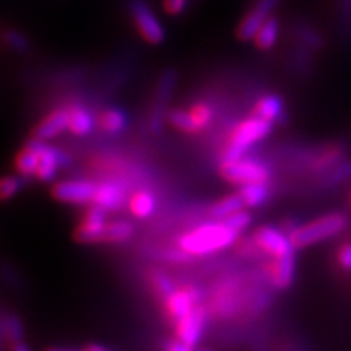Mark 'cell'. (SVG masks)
Wrapping results in <instances>:
<instances>
[{
    "label": "cell",
    "mask_w": 351,
    "mask_h": 351,
    "mask_svg": "<svg viewBox=\"0 0 351 351\" xmlns=\"http://www.w3.org/2000/svg\"><path fill=\"white\" fill-rule=\"evenodd\" d=\"M239 234L232 231L221 219L202 223L194 230L184 232L176 241V245L192 257H204L230 249L238 243Z\"/></svg>",
    "instance_id": "6da1fadb"
},
{
    "label": "cell",
    "mask_w": 351,
    "mask_h": 351,
    "mask_svg": "<svg viewBox=\"0 0 351 351\" xmlns=\"http://www.w3.org/2000/svg\"><path fill=\"white\" fill-rule=\"evenodd\" d=\"M274 125L269 121L252 116L239 121L226 135V145L223 148L221 161H234L245 156L257 142H262L274 130Z\"/></svg>",
    "instance_id": "7a4b0ae2"
},
{
    "label": "cell",
    "mask_w": 351,
    "mask_h": 351,
    "mask_svg": "<svg viewBox=\"0 0 351 351\" xmlns=\"http://www.w3.org/2000/svg\"><path fill=\"white\" fill-rule=\"evenodd\" d=\"M348 225L350 218L345 213H327L306 223V225H298L289 232V238H291L293 245L298 251V249L309 247V245L335 238V236L341 234Z\"/></svg>",
    "instance_id": "3957f363"
},
{
    "label": "cell",
    "mask_w": 351,
    "mask_h": 351,
    "mask_svg": "<svg viewBox=\"0 0 351 351\" xmlns=\"http://www.w3.org/2000/svg\"><path fill=\"white\" fill-rule=\"evenodd\" d=\"M124 7L132 25L145 43L160 46L166 41L165 26L148 0H124Z\"/></svg>",
    "instance_id": "277c9868"
},
{
    "label": "cell",
    "mask_w": 351,
    "mask_h": 351,
    "mask_svg": "<svg viewBox=\"0 0 351 351\" xmlns=\"http://www.w3.org/2000/svg\"><path fill=\"white\" fill-rule=\"evenodd\" d=\"M219 174L225 181L236 184V186H244V184L252 182H265L269 184L271 179V169L256 158L243 156L234 161H221L219 165Z\"/></svg>",
    "instance_id": "5b68a950"
},
{
    "label": "cell",
    "mask_w": 351,
    "mask_h": 351,
    "mask_svg": "<svg viewBox=\"0 0 351 351\" xmlns=\"http://www.w3.org/2000/svg\"><path fill=\"white\" fill-rule=\"evenodd\" d=\"M252 244L258 251L269 256L270 258H280L293 256L296 252V247L293 245V241L283 228L274 225H263L257 228L252 234Z\"/></svg>",
    "instance_id": "8992f818"
},
{
    "label": "cell",
    "mask_w": 351,
    "mask_h": 351,
    "mask_svg": "<svg viewBox=\"0 0 351 351\" xmlns=\"http://www.w3.org/2000/svg\"><path fill=\"white\" fill-rule=\"evenodd\" d=\"M176 83H178V72L176 69H165L156 78L155 96H153L150 106V129L153 132H160L163 122L168 117V103L174 93Z\"/></svg>",
    "instance_id": "52a82bcc"
},
{
    "label": "cell",
    "mask_w": 351,
    "mask_h": 351,
    "mask_svg": "<svg viewBox=\"0 0 351 351\" xmlns=\"http://www.w3.org/2000/svg\"><path fill=\"white\" fill-rule=\"evenodd\" d=\"M32 138L38 150V171L34 179H38L41 182L54 181L60 169L69 168L70 166V156L60 150V148L44 142V140L34 137Z\"/></svg>",
    "instance_id": "ba28073f"
},
{
    "label": "cell",
    "mask_w": 351,
    "mask_h": 351,
    "mask_svg": "<svg viewBox=\"0 0 351 351\" xmlns=\"http://www.w3.org/2000/svg\"><path fill=\"white\" fill-rule=\"evenodd\" d=\"M280 5V0H257L254 5L249 8L247 13L241 19L236 26V38L241 43L252 41L262 25L274 15L276 7Z\"/></svg>",
    "instance_id": "9c48e42d"
},
{
    "label": "cell",
    "mask_w": 351,
    "mask_h": 351,
    "mask_svg": "<svg viewBox=\"0 0 351 351\" xmlns=\"http://www.w3.org/2000/svg\"><path fill=\"white\" fill-rule=\"evenodd\" d=\"M96 186L98 184L90 179H67V181L56 182L51 189V194L62 204L90 205L93 204Z\"/></svg>",
    "instance_id": "30bf717a"
},
{
    "label": "cell",
    "mask_w": 351,
    "mask_h": 351,
    "mask_svg": "<svg viewBox=\"0 0 351 351\" xmlns=\"http://www.w3.org/2000/svg\"><path fill=\"white\" fill-rule=\"evenodd\" d=\"M208 322V313L204 306H197L192 313L184 315L182 319L176 320L174 322V337L178 340L184 341V343L194 346L200 345L202 339H204L205 328H207Z\"/></svg>",
    "instance_id": "8fae6325"
},
{
    "label": "cell",
    "mask_w": 351,
    "mask_h": 351,
    "mask_svg": "<svg viewBox=\"0 0 351 351\" xmlns=\"http://www.w3.org/2000/svg\"><path fill=\"white\" fill-rule=\"evenodd\" d=\"M204 300V291L195 287H184L176 288L171 295L163 298V309L168 317L176 322V320L182 319L184 315L200 306Z\"/></svg>",
    "instance_id": "7c38bea8"
},
{
    "label": "cell",
    "mask_w": 351,
    "mask_h": 351,
    "mask_svg": "<svg viewBox=\"0 0 351 351\" xmlns=\"http://www.w3.org/2000/svg\"><path fill=\"white\" fill-rule=\"evenodd\" d=\"M129 189L124 182L103 181L96 186L93 204L106 212H117L129 204Z\"/></svg>",
    "instance_id": "4fadbf2b"
},
{
    "label": "cell",
    "mask_w": 351,
    "mask_h": 351,
    "mask_svg": "<svg viewBox=\"0 0 351 351\" xmlns=\"http://www.w3.org/2000/svg\"><path fill=\"white\" fill-rule=\"evenodd\" d=\"M64 132H69V108L59 106L51 109L41 121L34 125L33 137L49 142V140L59 137Z\"/></svg>",
    "instance_id": "5bb4252c"
},
{
    "label": "cell",
    "mask_w": 351,
    "mask_h": 351,
    "mask_svg": "<svg viewBox=\"0 0 351 351\" xmlns=\"http://www.w3.org/2000/svg\"><path fill=\"white\" fill-rule=\"evenodd\" d=\"M296 274V257L293 256L270 258L265 263V275L270 285L276 289H287L291 287Z\"/></svg>",
    "instance_id": "9a60e30c"
},
{
    "label": "cell",
    "mask_w": 351,
    "mask_h": 351,
    "mask_svg": "<svg viewBox=\"0 0 351 351\" xmlns=\"http://www.w3.org/2000/svg\"><path fill=\"white\" fill-rule=\"evenodd\" d=\"M251 114L263 121H269L271 124H283L287 119V108H285L282 96L276 93H265L256 101Z\"/></svg>",
    "instance_id": "2e32d148"
},
{
    "label": "cell",
    "mask_w": 351,
    "mask_h": 351,
    "mask_svg": "<svg viewBox=\"0 0 351 351\" xmlns=\"http://www.w3.org/2000/svg\"><path fill=\"white\" fill-rule=\"evenodd\" d=\"M69 108V132L75 137H86L98 127L96 116L83 103H70Z\"/></svg>",
    "instance_id": "e0dca14e"
},
{
    "label": "cell",
    "mask_w": 351,
    "mask_h": 351,
    "mask_svg": "<svg viewBox=\"0 0 351 351\" xmlns=\"http://www.w3.org/2000/svg\"><path fill=\"white\" fill-rule=\"evenodd\" d=\"M291 38L293 43L300 44V46L306 47V49L313 51L314 54H319L320 51L326 49L327 43L324 38L322 32L319 28H315L309 21L300 20L291 26Z\"/></svg>",
    "instance_id": "ac0fdd59"
},
{
    "label": "cell",
    "mask_w": 351,
    "mask_h": 351,
    "mask_svg": "<svg viewBox=\"0 0 351 351\" xmlns=\"http://www.w3.org/2000/svg\"><path fill=\"white\" fill-rule=\"evenodd\" d=\"M96 122H98V129L103 130L104 134L119 135L129 125V116L124 109L111 106L98 112Z\"/></svg>",
    "instance_id": "d6986e66"
},
{
    "label": "cell",
    "mask_w": 351,
    "mask_h": 351,
    "mask_svg": "<svg viewBox=\"0 0 351 351\" xmlns=\"http://www.w3.org/2000/svg\"><path fill=\"white\" fill-rule=\"evenodd\" d=\"M156 195L152 191H148V189H138V191L130 194L127 207H129L132 217L138 219H148L156 212Z\"/></svg>",
    "instance_id": "ffe728a7"
},
{
    "label": "cell",
    "mask_w": 351,
    "mask_h": 351,
    "mask_svg": "<svg viewBox=\"0 0 351 351\" xmlns=\"http://www.w3.org/2000/svg\"><path fill=\"white\" fill-rule=\"evenodd\" d=\"M280 33H282V20L278 16L271 15L265 23L262 25V28L258 29L256 36H254L252 43L258 51H271L276 46L280 39Z\"/></svg>",
    "instance_id": "44dd1931"
},
{
    "label": "cell",
    "mask_w": 351,
    "mask_h": 351,
    "mask_svg": "<svg viewBox=\"0 0 351 351\" xmlns=\"http://www.w3.org/2000/svg\"><path fill=\"white\" fill-rule=\"evenodd\" d=\"M13 166H15L16 174L23 176V178H34L38 171V150L34 147L33 138H29L23 147L20 148V152L16 153L15 161H13Z\"/></svg>",
    "instance_id": "7402d4cb"
},
{
    "label": "cell",
    "mask_w": 351,
    "mask_h": 351,
    "mask_svg": "<svg viewBox=\"0 0 351 351\" xmlns=\"http://www.w3.org/2000/svg\"><path fill=\"white\" fill-rule=\"evenodd\" d=\"M314 52L293 43L291 49L288 52V65L298 75H311L314 69Z\"/></svg>",
    "instance_id": "603a6c76"
},
{
    "label": "cell",
    "mask_w": 351,
    "mask_h": 351,
    "mask_svg": "<svg viewBox=\"0 0 351 351\" xmlns=\"http://www.w3.org/2000/svg\"><path fill=\"white\" fill-rule=\"evenodd\" d=\"M238 194L243 199L245 208H258L269 202L270 189L265 182L244 184V186H239Z\"/></svg>",
    "instance_id": "cb8c5ba5"
},
{
    "label": "cell",
    "mask_w": 351,
    "mask_h": 351,
    "mask_svg": "<svg viewBox=\"0 0 351 351\" xmlns=\"http://www.w3.org/2000/svg\"><path fill=\"white\" fill-rule=\"evenodd\" d=\"M135 232V226L129 219H111L104 228L103 243L108 244H122L127 243Z\"/></svg>",
    "instance_id": "d4e9b609"
},
{
    "label": "cell",
    "mask_w": 351,
    "mask_h": 351,
    "mask_svg": "<svg viewBox=\"0 0 351 351\" xmlns=\"http://www.w3.org/2000/svg\"><path fill=\"white\" fill-rule=\"evenodd\" d=\"M245 205L243 199H241V195L236 192V194H230L226 197H223V199H219L215 202L212 207L208 208V213L210 217L213 219H225L228 217H231V215H234L236 212H241V210H244Z\"/></svg>",
    "instance_id": "484cf974"
},
{
    "label": "cell",
    "mask_w": 351,
    "mask_h": 351,
    "mask_svg": "<svg viewBox=\"0 0 351 351\" xmlns=\"http://www.w3.org/2000/svg\"><path fill=\"white\" fill-rule=\"evenodd\" d=\"M192 121H194V127L197 134L207 130L215 121V108L208 101H195L194 104H191L189 108Z\"/></svg>",
    "instance_id": "4316f807"
},
{
    "label": "cell",
    "mask_w": 351,
    "mask_h": 351,
    "mask_svg": "<svg viewBox=\"0 0 351 351\" xmlns=\"http://www.w3.org/2000/svg\"><path fill=\"white\" fill-rule=\"evenodd\" d=\"M106 223H91V221H83L80 219V225L73 231V238L80 244H98L103 243L104 236V228Z\"/></svg>",
    "instance_id": "83f0119b"
},
{
    "label": "cell",
    "mask_w": 351,
    "mask_h": 351,
    "mask_svg": "<svg viewBox=\"0 0 351 351\" xmlns=\"http://www.w3.org/2000/svg\"><path fill=\"white\" fill-rule=\"evenodd\" d=\"M166 121H168L169 125L174 127L176 130L184 132V134H191V135L197 134L194 121H192L189 109H181V108L171 109L168 112V117H166Z\"/></svg>",
    "instance_id": "f1b7e54d"
},
{
    "label": "cell",
    "mask_w": 351,
    "mask_h": 351,
    "mask_svg": "<svg viewBox=\"0 0 351 351\" xmlns=\"http://www.w3.org/2000/svg\"><path fill=\"white\" fill-rule=\"evenodd\" d=\"M337 16L340 36L351 46V0H337Z\"/></svg>",
    "instance_id": "f546056e"
},
{
    "label": "cell",
    "mask_w": 351,
    "mask_h": 351,
    "mask_svg": "<svg viewBox=\"0 0 351 351\" xmlns=\"http://www.w3.org/2000/svg\"><path fill=\"white\" fill-rule=\"evenodd\" d=\"M25 186V178L20 174H7L0 178V202H8Z\"/></svg>",
    "instance_id": "4dcf8cb0"
},
{
    "label": "cell",
    "mask_w": 351,
    "mask_h": 351,
    "mask_svg": "<svg viewBox=\"0 0 351 351\" xmlns=\"http://www.w3.org/2000/svg\"><path fill=\"white\" fill-rule=\"evenodd\" d=\"M340 156H341V150L339 147L324 148L322 152L314 156L313 163H311V168L315 171H327L339 163Z\"/></svg>",
    "instance_id": "1f68e13d"
},
{
    "label": "cell",
    "mask_w": 351,
    "mask_h": 351,
    "mask_svg": "<svg viewBox=\"0 0 351 351\" xmlns=\"http://www.w3.org/2000/svg\"><path fill=\"white\" fill-rule=\"evenodd\" d=\"M3 43L10 47L12 51L16 52H29L32 51V41H29L28 36H25L21 32H16V29H8V32L3 33Z\"/></svg>",
    "instance_id": "d6a6232c"
},
{
    "label": "cell",
    "mask_w": 351,
    "mask_h": 351,
    "mask_svg": "<svg viewBox=\"0 0 351 351\" xmlns=\"http://www.w3.org/2000/svg\"><path fill=\"white\" fill-rule=\"evenodd\" d=\"M2 333L8 341H12V343L21 341V337H23V326H21L20 319L12 314L5 315V317L2 319Z\"/></svg>",
    "instance_id": "836d02e7"
},
{
    "label": "cell",
    "mask_w": 351,
    "mask_h": 351,
    "mask_svg": "<svg viewBox=\"0 0 351 351\" xmlns=\"http://www.w3.org/2000/svg\"><path fill=\"white\" fill-rule=\"evenodd\" d=\"M152 287L155 288V291L158 293V296H160L161 300L171 295V293L178 288L176 287L174 280L171 278L169 275H166L165 271H155V274L152 275Z\"/></svg>",
    "instance_id": "e575fe53"
},
{
    "label": "cell",
    "mask_w": 351,
    "mask_h": 351,
    "mask_svg": "<svg viewBox=\"0 0 351 351\" xmlns=\"http://www.w3.org/2000/svg\"><path fill=\"white\" fill-rule=\"evenodd\" d=\"M221 221H225L226 225L230 226L232 231L238 232V234H243V232L251 226L252 215L249 213L247 210H241V212H236L234 215H231V217L221 219Z\"/></svg>",
    "instance_id": "d590c367"
},
{
    "label": "cell",
    "mask_w": 351,
    "mask_h": 351,
    "mask_svg": "<svg viewBox=\"0 0 351 351\" xmlns=\"http://www.w3.org/2000/svg\"><path fill=\"white\" fill-rule=\"evenodd\" d=\"M194 0H163V10L169 16H181L186 13Z\"/></svg>",
    "instance_id": "8d00e7d4"
},
{
    "label": "cell",
    "mask_w": 351,
    "mask_h": 351,
    "mask_svg": "<svg viewBox=\"0 0 351 351\" xmlns=\"http://www.w3.org/2000/svg\"><path fill=\"white\" fill-rule=\"evenodd\" d=\"M337 261H339L341 269L351 271V243L341 244L339 252H337Z\"/></svg>",
    "instance_id": "74e56055"
},
{
    "label": "cell",
    "mask_w": 351,
    "mask_h": 351,
    "mask_svg": "<svg viewBox=\"0 0 351 351\" xmlns=\"http://www.w3.org/2000/svg\"><path fill=\"white\" fill-rule=\"evenodd\" d=\"M165 351H195V348H194V346L184 343V341H181V340L174 339V340H171V341H168V343H166Z\"/></svg>",
    "instance_id": "f35d334b"
},
{
    "label": "cell",
    "mask_w": 351,
    "mask_h": 351,
    "mask_svg": "<svg viewBox=\"0 0 351 351\" xmlns=\"http://www.w3.org/2000/svg\"><path fill=\"white\" fill-rule=\"evenodd\" d=\"M10 351H33V350L26 343H23V341H15V343H12Z\"/></svg>",
    "instance_id": "ab89813d"
},
{
    "label": "cell",
    "mask_w": 351,
    "mask_h": 351,
    "mask_svg": "<svg viewBox=\"0 0 351 351\" xmlns=\"http://www.w3.org/2000/svg\"><path fill=\"white\" fill-rule=\"evenodd\" d=\"M85 351H112V350H109L108 346H104V345L90 343V345H86V346H85Z\"/></svg>",
    "instance_id": "60d3db41"
},
{
    "label": "cell",
    "mask_w": 351,
    "mask_h": 351,
    "mask_svg": "<svg viewBox=\"0 0 351 351\" xmlns=\"http://www.w3.org/2000/svg\"><path fill=\"white\" fill-rule=\"evenodd\" d=\"M46 351H85V348L77 350V348H70V346H49V348H46Z\"/></svg>",
    "instance_id": "b9f144b4"
},
{
    "label": "cell",
    "mask_w": 351,
    "mask_h": 351,
    "mask_svg": "<svg viewBox=\"0 0 351 351\" xmlns=\"http://www.w3.org/2000/svg\"><path fill=\"white\" fill-rule=\"evenodd\" d=\"M195 351H213V350H208V348H199V346H197Z\"/></svg>",
    "instance_id": "7bdbcfd3"
}]
</instances>
